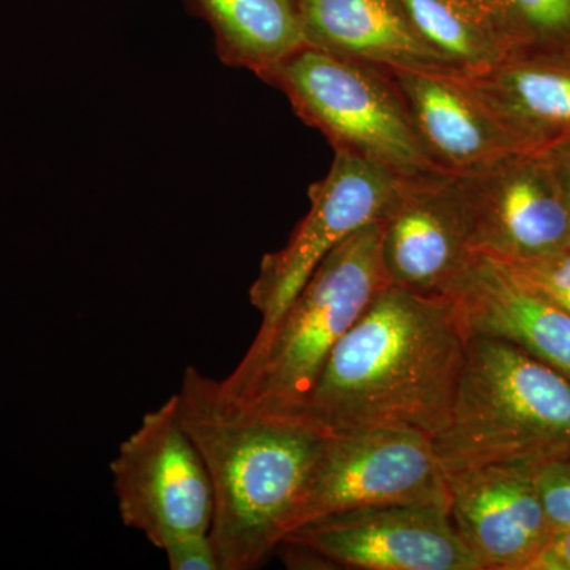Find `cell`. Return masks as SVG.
Returning <instances> with one entry per match:
<instances>
[{"mask_svg": "<svg viewBox=\"0 0 570 570\" xmlns=\"http://www.w3.org/2000/svg\"><path fill=\"white\" fill-rule=\"evenodd\" d=\"M535 482L554 530L570 528V459L535 468Z\"/></svg>", "mask_w": 570, "mask_h": 570, "instance_id": "21", "label": "cell"}, {"mask_svg": "<svg viewBox=\"0 0 570 570\" xmlns=\"http://www.w3.org/2000/svg\"><path fill=\"white\" fill-rule=\"evenodd\" d=\"M549 149L554 167H557L558 176H560L566 198H568L570 212V140L551 146Z\"/></svg>", "mask_w": 570, "mask_h": 570, "instance_id": "24", "label": "cell"}, {"mask_svg": "<svg viewBox=\"0 0 570 570\" xmlns=\"http://www.w3.org/2000/svg\"><path fill=\"white\" fill-rule=\"evenodd\" d=\"M469 326L456 296L385 285L341 337L295 419L325 434L448 425Z\"/></svg>", "mask_w": 570, "mask_h": 570, "instance_id": "1", "label": "cell"}, {"mask_svg": "<svg viewBox=\"0 0 570 570\" xmlns=\"http://www.w3.org/2000/svg\"><path fill=\"white\" fill-rule=\"evenodd\" d=\"M434 448L445 472L570 459L569 379L508 340L471 333Z\"/></svg>", "mask_w": 570, "mask_h": 570, "instance_id": "3", "label": "cell"}, {"mask_svg": "<svg viewBox=\"0 0 570 570\" xmlns=\"http://www.w3.org/2000/svg\"><path fill=\"white\" fill-rule=\"evenodd\" d=\"M423 148L439 171L466 175L527 148L463 73L389 70Z\"/></svg>", "mask_w": 570, "mask_h": 570, "instance_id": "13", "label": "cell"}, {"mask_svg": "<svg viewBox=\"0 0 570 570\" xmlns=\"http://www.w3.org/2000/svg\"><path fill=\"white\" fill-rule=\"evenodd\" d=\"M376 223L387 283L404 291L453 295L478 257L455 175L397 178Z\"/></svg>", "mask_w": 570, "mask_h": 570, "instance_id": "11", "label": "cell"}, {"mask_svg": "<svg viewBox=\"0 0 570 570\" xmlns=\"http://www.w3.org/2000/svg\"><path fill=\"white\" fill-rule=\"evenodd\" d=\"M385 285L374 220L337 246L276 324L254 337L242 362L220 379L225 393L255 414L295 419L333 348Z\"/></svg>", "mask_w": 570, "mask_h": 570, "instance_id": "4", "label": "cell"}, {"mask_svg": "<svg viewBox=\"0 0 570 570\" xmlns=\"http://www.w3.org/2000/svg\"><path fill=\"white\" fill-rule=\"evenodd\" d=\"M450 515L482 570H530L554 528L535 468L487 464L448 472Z\"/></svg>", "mask_w": 570, "mask_h": 570, "instance_id": "12", "label": "cell"}, {"mask_svg": "<svg viewBox=\"0 0 570 570\" xmlns=\"http://www.w3.org/2000/svg\"><path fill=\"white\" fill-rule=\"evenodd\" d=\"M296 115L347 153L397 178L439 171L389 70L303 47L264 78Z\"/></svg>", "mask_w": 570, "mask_h": 570, "instance_id": "5", "label": "cell"}, {"mask_svg": "<svg viewBox=\"0 0 570 570\" xmlns=\"http://www.w3.org/2000/svg\"><path fill=\"white\" fill-rule=\"evenodd\" d=\"M284 540L318 551L333 569L482 570L444 504L347 510L309 521Z\"/></svg>", "mask_w": 570, "mask_h": 570, "instance_id": "10", "label": "cell"}, {"mask_svg": "<svg viewBox=\"0 0 570 570\" xmlns=\"http://www.w3.org/2000/svg\"><path fill=\"white\" fill-rule=\"evenodd\" d=\"M176 397L212 482L209 538L219 569H257L291 531L325 433L299 419L247 411L225 393L220 379L195 366L184 371Z\"/></svg>", "mask_w": 570, "mask_h": 570, "instance_id": "2", "label": "cell"}, {"mask_svg": "<svg viewBox=\"0 0 570 570\" xmlns=\"http://www.w3.org/2000/svg\"><path fill=\"white\" fill-rule=\"evenodd\" d=\"M306 47L385 70L460 73L430 47L401 0H296Z\"/></svg>", "mask_w": 570, "mask_h": 570, "instance_id": "14", "label": "cell"}, {"mask_svg": "<svg viewBox=\"0 0 570 570\" xmlns=\"http://www.w3.org/2000/svg\"><path fill=\"white\" fill-rule=\"evenodd\" d=\"M530 570H570V528L553 531Z\"/></svg>", "mask_w": 570, "mask_h": 570, "instance_id": "23", "label": "cell"}, {"mask_svg": "<svg viewBox=\"0 0 570 570\" xmlns=\"http://www.w3.org/2000/svg\"><path fill=\"white\" fill-rule=\"evenodd\" d=\"M453 296L469 332L508 340L570 381V314L521 288L480 254Z\"/></svg>", "mask_w": 570, "mask_h": 570, "instance_id": "15", "label": "cell"}, {"mask_svg": "<svg viewBox=\"0 0 570 570\" xmlns=\"http://www.w3.org/2000/svg\"><path fill=\"white\" fill-rule=\"evenodd\" d=\"M401 3L422 39L460 73H483L512 56L487 0Z\"/></svg>", "mask_w": 570, "mask_h": 570, "instance_id": "18", "label": "cell"}, {"mask_svg": "<svg viewBox=\"0 0 570 570\" xmlns=\"http://www.w3.org/2000/svg\"><path fill=\"white\" fill-rule=\"evenodd\" d=\"M475 254L519 261L570 246L568 198L550 149H521L456 176Z\"/></svg>", "mask_w": 570, "mask_h": 570, "instance_id": "8", "label": "cell"}, {"mask_svg": "<svg viewBox=\"0 0 570 570\" xmlns=\"http://www.w3.org/2000/svg\"><path fill=\"white\" fill-rule=\"evenodd\" d=\"M487 3L512 56L570 51V0H487Z\"/></svg>", "mask_w": 570, "mask_h": 570, "instance_id": "19", "label": "cell"}, {"mask_svg": "<svg viewBox=\"0 0 570 570\" xmlns=\"http://www.w3.org/2000/svg\"><path fill=\"white\" fill-rule=\"evenodd\" d=\"M397 176L347 153H336L328 174L309 187V212L281 249L266 254L250 285V305L264 335L337 246L377 220Z\"/></svg>", "mask_w": 570, "mask_h": 570, "instance_id": "9", "label": "cell"}, {"mask_svg": "<svg viewBox=\"0 0 570 570\" xmlns=\"http://www.w3.org/2000/svg\"><path fill=\"white\" fill-rule=\"evenodd\" d=\"M491 261L521 288L570 314V246L519 261Z\"/></svg>", "mask_w": 570, "mask_h": 570, "instance_id": "20", "label": "cell"}, {"mask_svg": "<svg viewBox=\"0 0 570 570\" xmlns=\"http://www.w3.org/2000/svg\"><path fill=\"white\" fill-rule=\"evenodd\" d=\"M110 471L122 523L157 549L178 535L212 530V482L179 419L176 393L142 415Z\"/></svg>", "mask_w": 570, "mask_h": 570, "instance_id": "7", "label": "cell"}, {"mask_svg": "<svg viewBox=\"0 0 570 570\" xmlns=\"http://www.w3.org/2000/svg\"><path fill=\"white\" fill-rule=\"evenodd\" d=\"M209 26L224 63L262 80L306 47L296 0H186Z\"/></svg>", "mask_w": 570, "mask_h": 570, "instance_id": "17", "label": "cell"}, {"mask_svg": "<svg viewBox=\"0 0 570 570\" xmlns=\"http://www.w3.org/2000/svg\"><path fill=\"white\" fill-rule=\"evenodd\" d=\"M163 551L171 570H220L209 532L178 535Z\"/></svg>", "mask_w": 570, "mask_h": 570, "instance_id": "22", "label": "cell"}, {"mask_svg": "<svg viewBox=\"0 0 570 570\" xmlns=\"http://www.w3.org/2000/svg\"><path fill=\"white\" fill-rule=\"evenodd\" d=\"M464 77L527 148L570 140V51L515 55Z\"/></svg>", "mask_w": 570, "mask_h": 570, "instance_id": "16", "label": "cell"}, {"mask_svg": "<svg viewBox=\"0 0 570 570\" xmlns=\"http://www.w3.org/2000/svg\"><path fill=\"white\" fill-rule=\"evenodd\" d=\"M385 504L450 505L433 439L393 430L325 434L288 534L322 517Z\"/></svg>", "mask_w": 570, "mask_h": 570, "instance_id": "6", "label": "cell"}]
</instances>
